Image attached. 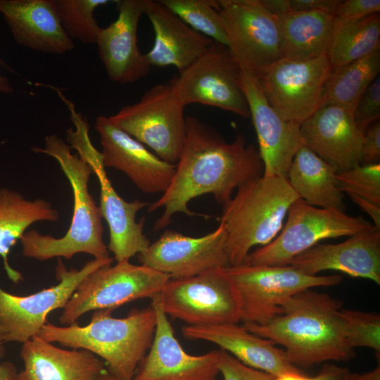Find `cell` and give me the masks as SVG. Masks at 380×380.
I'll return each mask as SVG.
<instances>
[{"label": "cell", "mask_w": 380, "mask_h": 380, "mask_svg": "<svg viewBox=\"0 0 380 380\" xmlns=\"http://www.w3.org/2000/svg\"><path fill=\"white\" fill-rule=\"evenodd\" d=\"M264 165L258 149L239 134L232 142L199 119L186 117V136L176 170L168 188L148 206L152 213L164 208L154 224L158 231L170 224L175 213L203 215L188 207L194 198L210 194L224 205L236 189L263 175Z\"/></svg>", "instance_id": "1"}, {"label": "cell", "mask_w": 380, "mask_h": 380, "mask_svg": "<svg viewBox=\"0 0 380 380\" xmlns=\"http://www.w3.org/2000/svg\"><path fill=\"white\" fill-rule=\"evenodd\" d=\"M341 301L307 289L291 296L281 313L264 325L243 323L251 333L281 345L293 365L309 368L327 361L348 362L350 345Z\"/></svg>", "instance_id": "2"}, {"label": "cell", "mask_w": 380, "mask_h": 380, "mask_svg": "<svg viewBox=\"0 0 380 380\" xmlns=\"http://www.w3.org/2000/svg\"><path fill=\"white\" fill-rule=\"evenodd\" d=\"M36 153L53 158L68 179L73 193V213L70 227L64 236L56 238L31 229L20 239L24 256L40 261L53 258L70 260L80 253L94 259L109 256L103 239L102 216L89 191L93 170L79 155L71 152L70 146L57 134L46 136L44 147H33Z\"/></svg>", "instance_id": "3"}, {"label": "cell", "mask_w": 380, "mask_h": 380, "mask_svg": "<svg viewBox=\"0 0 380 380\" xmlns=\"http://www.w3.org/2000/svg\"><path fill=\"white\" fill-rule=\"evenodd\" d=\"M109 309L95 310L89 323L61 327L46 322L38 336L71 349H84L100 357L106 372L118 380H132L148 351L155 334L156 317L151 305L134 308L127 316L115 318Z\"/></svg>", "instance_id": "4"}, {"label": "cell", "mask_w": 380, "mask_h": 380, "mask_svg": "<svg viewBox=\"0 0 380 380\" xmlns=\"http://www.w3.org/2000/svg\"><path fill=\"white\" fill-rule=\"evenodd\" d=\"M298 198L288 179L279 176L262 175L240 186L219 218L227 232L229 266L242 264L253 246L271 242Z\"/></svg>", "instance_id": "5"}, {"label": "cell", "mask_w": 380, "mask_h": 380, "mask_svg": "<svg viewBox=\"0 0 380 380\" xmlns=\"http://www.w3.org/2000/svg\"><path fill=\"white\" fill-rule=\"evenodd\" d=\"M236 291L241 321L259 325L267 324L282 312L293 295L317 286L337 285L341 275H308L288 265H250L224 267Z\"/></svg>", "instance_id": "6"}, {"label": "cell", "mask_w": 380, "mask_h": 380, "mask_svg": "<svg viewBox=\"0 0 380 380\" xmlns=\"http://www.w3.org/2000/svg\"><path fill=\"white\" fill-rule=\"evenodd\" d=\"M286 217L278 235L250 252L243 263L288 265L293 258L322 240L351 236L374 227L362 217L312 206L300 198L290 206Z\"/></svg>", "instance_id": "7"}, {"label": "cell", "mask_w": 380, "mask_h": 380, "mask_svg": "<svg viewBox=\"0 0 380 380\" xmlns=\"http://www.w3.org/2000/svg\"><path fill=\"white\" fill-rule=\"evenodd\" d=\"M170 277L144 265L129 260L103 266L89 274L79 285L59 318L65 325L75 324L91 310H114L138 299L159 295Z\"/></svg>", "instance_id": "8"}, {"label": "cell", "mask_w": 380, "mask_h": 380, "mask_svg": "<svg viewBox=\"0 0 380 380\" xmlns=\"http://www.w3.org/2000/svg\"><path fill=\"white\" fill-rule=\"evenodd\" d=\"M184 108L168 82L153 86L139 101L108 118L160 158L176 164L186 136Z\"/></svg>", "instance_id": "9"}, {"label": "cell", "mask_w": 380, "mask_h": 380, "mask_svg": "<svg viewBox=\"0 0 380 380\" xmlns=\"http://www.w3.org/2000/svg\"><path fill=\"white\" fill-rule=\"evenodd\" d=\"M227 48L242 70L258 77L282 58L279 20L260 0H215Z\"/></svg>", "instance_id": "10"}, {"label": "cell", "mask_w": 380, "mask_h": 380, "mask_svg": "<svg viewBox=\"0 0 380 380\" xmlns=\"http://www.w3.org/2000/svg\"><path fill=\"white\" fill-rule=\"evenodd\" d=\"M184 106L199 103L251 118L241 68L229 49L214 42L191 65L169 81Z\"/></svg>", "instance_id": "11"}, {"label": "cell", "mask_w": 380, "mask_h": 380, "mask_svg": "<svg viewBox=\"0 0 380 380\" xmlns=\"http://www.w3.org/2000/svg\"><path fill=\"white\" fill-rule=\"evenodd\" d=\"M89 129L87 125L80 124L75 129H68L67 141L70 148L76 149L80 157L91 165L99 180V208L109 229L108 251L117 262L129 260L151 244L143 231L146 217L136 221L137 213L149 204L141 200L127 201L116 192L107 176L101 152L91 142Z\"/></svg>", "instance_id": "12"}, {"label": "cell", "mask_w": 380, "mask_h": 380, "mask_svg": "<svg viewBox=\"0 0 380 380\" xmlns=\"http://www.w3.org/2000/svg\"><path fill=\"white\" fill-rule=\"evenodd\" d=\"M160 296L167 316L189 326L241 321L238 298L224 268L210 270L189 278L170 279Z\"/></svg>", "instance_id": "13"}, {"label": "cell", "mask_w": 380, "mask_h": 380, "mask_svg": "<svg viewBox=\"0 0 380 380\" xmlns=\"http://www.w3.org/2000/svg\"><path fill=\"white\" fill-rule=\"evenodd\" d=\"M113 262L110 257L93 259L80 270H68L58 258L56 267L58 284L29 296L11 294L0 286V326L4 329L0 339L5 343H23L37 336L51 311L63 308L89 274Z\"/></svg>", "instance_id": "14"}, {"label": "cell", "mask_w": 380, "mask_h": 380, "mask_svg": "<svg viewBox=\"0 0 380 380\" xmlns=\"http://www.w3.org/2000/svg\"><path fill=\"white\" fill-rule=\"evenodd\" d=\"M332 70L327 55L307 61L281 58L256 78L270 106L284 120L301 124L322 106Z\"/></svg>", "instance_id": "15"}, {"label": "cell", "mask_w": 380, "mask_h": 380, "mask_svg": "<svg viewBox=\"0 0 380 380\" xmlns=\"http://www.w3.org/2000/svg\"><path fill=\"white\" fill-rule=\"evenodd\" d=\"M226 240L227 232L220 222L214 231L200 237L166 229L145 251L138 254V260L170 279L189 278L229 266Z\"/></svg>", "instance_id": "16"}, {"label": "cell", "mask_w": 380, "mask_h": 380, "mask_svg": "<svg viewBox=\"0 0 380 380\" xmlns=\"http://www.w3.org/2000/svg\"><path fill=\"white\" fill-rule=\"evenodd\" d=\"M160 294L151 303L156 317L153 339L132 380H216L219 350L200 355L186 353L163 309Z\"/></svg>", "instance_id": "17"}, {"label": "cell", "mask_w": 380, "mask_h": 380, "mask_svg": "<svg viewBox=\"0 0 380 380\" xmlns=\"http://www.w3.org/2000/svg\"><path fill=\"white\" fill-rule=\"evenodd\" d=\"M241 84L258 137L263 175L287 179L293 159L304 145L300 124L284 120L267 101L257 78L242 70Z\"/></svg>", "instance_id": "18"}, {"label": "cell", "mask_w": 380, "mask_h": 380, "mask_svg": "<svg viewBox=\"0 0 380 380\" xmlns=\"http://www.w3.org/2000/svg\"><path fill=\"white\" fill-rule=\"evenodd\" d=\"M95 129L100 137L105 167L120 170L144 193L165 191L175 175L176 164L169 163L150 152L107 116L96 118Z\"/></svg>", "instance_id": "19"}, {"label": "cell", "mask_w": 380, "mask_h": 380, "mask_svg": "<svg viewBox=\"0 0 380 380\" xmlns=\"http://www.w3.org/2000/svg\"><path fill=\"white\" fill-rule=\"evenodd\" d=\"M151 0L117 1L118 15L100 30L96 44L108 77L122 84L132 83L150 72L146 53L137 43L139 22Z\"/></svg>", "instance_id": "20"}, {"label": "cell", "mask_w": 380, "mask_h": 380, "mask_svg": "<svg viewBox=\"0 0 380 380\" xmlns=\"http://www.w3.org/2000/svg\"><path fill=\"white\" fill-rule=\"evenodd\" d=\"M303 144L336 172L360 165L364 133L352 111L335 105L320 106L300 127Z\"/></svg>", "instance_id": "21"}, {"label": "cell", "mask_w": 380, "mask_h": 380, "mask_svg": "<svg viewBox=\"0 0 380 380\" xmlns=\"http://www.w3.org/2000/svg\"><path fill=\"white\" fill-rule=\"evenodd\" d=\"M290 265L311 276L336 270L380 284V229L375 227L338 243H317L298 255Z\"/></svg>", "instance_id": "22"}, {"label": "cell", "mask_w": 380, "mask_h": 380, "mask_svg": "<svg viewBox=\"0 0 380 380\" xmlns=\"http://www.w3.org/2000/svg\"><path fill=\"white\" fill-rule=\"evenodd\" d=\"M184 337L215 343L245 365L272 376L303 374L291 364L284 349L272 341L257 336L238 323L182 327Z\"/></svg>", "instance_id": "23"}, {"label": "cell", "mask_w": 380, "mask_h": 380, "mask_svg": "<svg viewBox=\"0 0 380 380\" xmlns=\"http://www.w3.org/2000/svg\"><path fill=\"white\" fill-rule=\"evenodd\" d=\"M0 13L22 46L55 54L74 48L62 26L56 0H0Z\"/></svg>", "instance_id": "24"}, {"label": "cell", "mask_w": 380, "mask_h": 380, "mask_svg": "<svg viewBox=\"0 0 380 380\" xmlns=\"http://www.w3.org/2000/svg\"><path fill=\"white\" fill-rule=\"evenodd\" d=\"M18 380H97L105 362L84 349L67 350L35 336L23 343Z\"/></svg>", "instance_id": "25"}, {"label": "cell", "mask_w": 380, "mask_h": 380, "mask_svg": "<svg viewBox=\"0 0 380 380\" xmlns=\"http://www.w3.org/2000/svg\"><path fill=\"white\" fill-rule=\"evenodd\" d=\"M153 26L155 39L146 53L152 66H174L182 72L214 42L196 32L158 1H151L145 13Z\"/></svg>", "instance_id": "26"}, {"label": "cell", "mask_w": 380, "mask_h": 380, "mask_svg": "<svg viewBox=\"0 0 380 380\" xmlns=\"http://www.w3.org/2000/svg\"><path fill=\"white\" fill-rule=\"evenodd\" d=\"M279 20L282 58L307 61L327 56L337 19L319 11H292Z\"/></svg>", "instance_id": "27"}, {"label": "cell", "mask_w": 380, "mask_h": 380, "mask_svg": "<svg viewBox=\"0 0 380 380\" xmlns=\"http://www.w3.org/2000/svg\"><path fill=\"white\" fill-rule=\"evenodd\" d=\"M58 218V210L50 202L42 198L27 199L18 191L0 189V256L11 281L18 284L23 280L22 274L10 265L11 248L34 223Z\"/></svg>", "instance_id": "28"}, {"label": "cell", "mask_w": 380, "mask_h": 380, "mask_svg": "<svg viewBox=\"0 0 380 380\" xmlns=\"http://www.w3.org/2000/svg\"><path fill=\"white\" fill-rule=\"evenodd\" d=\"M336 174L333 167L303 145L293 159L287 179L299 198L309 205L345 212L346 205Z\"/></svg>", "instance_id": "29"}, {"label": "cell", "mask_w": 380, "mask_h": 380, "mask_svg": "<svg viewBox=\"0 0 380 380\" xmlns=\"http://www.w3.org/2000/svg\"><path fill=\"white\" fill-rule=\"evenodd\" d=\"M380 49L355 61L333 68L322 106L335 105L353 112L366 89L379 76Z\"/></svg>", "instance_id": "30"}, {"label": "cell", "mask_w": 380, "mask_h": 380, "mask_svg": "<svg viewBox=\"0 0 380 380\" xmlns=\"http://www.w3.org/2000/svg\"><path fill=\"white\" fill-rule=\"evenodd\" d=\"M380 49V15L349 21L337 20L327 57L333 68L359 60Z\"/></svg>", "instance_id": "31"}, {"label": "cell", "mask_w": 380, "mask_h": 380, "mask_svg": "<svg viewBox=\"0 0 380 380\" xmlns=\"http://www.w3.org/2000/svg\"><path fill=\"white\" fill-rule=\"evenodd\" d=\"M196 32L227 47L215 0H158Z\"/></svg>", "instance_id": "32"}, {"label": "cell", "mask_w": 380, "mask_h": 380, "mask_svg": "<svg viewBox=\"0 0 380 380\" xmlns=\"http://www.w3.org/2000/svg\"><path fill=\"white\" fill-rule=\"evenodd\" d=\"M62 26L68 36L84 44L97 42L101 27L94 11L108 0H56Z\"/></svg>", "instance_id": "33"}, {"label": "cell", "mask_w": 380, "mask_h": 380, "mask_svg": "<svg viewBox=\"0 0 380 380\" xmlns=\"http://www.w3.org/2000/svg\"><path fill=\"white\" fill-rule=\"evenodd\" d=\"M341 312L346 325L351 347H367L373 349L379 362V314L344 308L341 309Z\"/></svg>", "instance_id": "34"}, {"label": "cell", "mask_w": 380, "mask_h": 380, "mask_svg": "<svg viewBox=\"0 0 380 380\" xmlns=\"http://www.w3.org/2000/svg\"><path fill=\"white\" fill-rule=\"evenodd\" d=\"M340 191L353 194L380 205V163L360 165L336 172Z\"/></svg>", "instance_id": "35"}, {"label": "cell", "mask_w": 380, "mask_h": 380, "mask_svg": "<svg viewBox=\"0 0 380 380\" xmlns=\"http://www.w3.org/2000/svg\"><path fill=\"white\" fill-rule=\"evenodd\" d=\"M355 122L364 134L380 117V77L378 76L360 97L353 112Z\"/></svg>", "instance_id": "36"}, {"label": "cell", "mask_w": 380, "mask_h": 380, "mask_svg": "<svg viewBox=\"0 0 380 380\" xmlns=\"http://www.w3.org/2000/svg\"><path fill=\"white\" fill-rule=\"evenodd\" d=\"M218 369L224 380H272L264 372L249 367L227 352L219 350Z\"/></svg>", "instance_id": "37"}, {"label": "cell", "mask_w": 380, "mask_h": 380, "mask_svg": "<svg viewBox=\"0 0 380 380\" xmlns=\"http://www.w3.org/2000/svg\"><path fill=\"white\" fill-rule=\"evenodd\" d=\"M379 0H346L340 1L334 15L338 21L344 22L379 13Z\"/></svg>", "instance_id": "38"}, {"label": "cell", "mask_w": 380, "mask_h": 380, "mask_svg": "<svg viewBox=\"0 0 380 380\" xmlns=\"http://www.w3.org/2000/svg\"><path fill=\"white\" fill-rule=\"evenodd\" d=\"M380 161V122L372 125L363 136L360 165L379 163Z\"/></svg>", "instance_id": "39"}, {"label": "cell", "mask_w": 380, "mask_h": 380, "mask_svg": "<svg viewBox=\"0 0 380 380\" xmlns=\"http://www.w3.org/2000/svg\"><path fill=\"white\" fill-rule=\"evenodd\" d=\"M345 368L334 364H324L317 374L314 376H306L303 374H288L272 380H336L343 372Z\"/></svg>", "instance_id": "40"}, {"label": "cell", "mask_w": 380, "mask_h": 380, "mask_svg": "<svg viewBox=\"0 0 380 380\" xmlns=\"http://www.w3.org/2000/svg\"><path fill=\"white\" fill-rule=\"evenodd\" d=\"M339 0H290L293 11H319L334 14Z\"/></svg>", "instance_id": "41"}, {"label": "cell", "mask_w": 380, "mask_h": 380, "mask_svg": "<svg viewBox=\"0 0 380 380\" xmlns=\"http://www.w3.org/2000/svg\"><path fill=\"white\" fill-rule=\"evenodd\" d=\"M351 200L372 218L373 225L380 229V205L353 194H348Z\"/></svg>", "instance_id": "42"}, {"label": "cell", "mask_w": 380, "mask_h": 380, "mask_svg": "<svg viewBox=\"0 0 380 380\" xmlns=\"http://www.w3.org/2000/svg\"><path fill=\"white\" fill-rule=\"evenodd\" d=\"M263 6L272 15L281 18L292 11L290 0H260Z\"/></svg>", "instance_id": "43"}, {"label": "cell", "mask_w": 380, "mask_h": 380, "mask_svg": "<svg viewBox=\"0 0 380 380\" xmlns=\"http://www.w3.org/2000/svg\"><path fill=\"white\" fill-rule=\"evenodd\" d=\"M6 355L5 343L0 339V360ZM18 372L11 362L0 363V380H18Z\"/></svg>", "instance_id": "44"}, {"label": "cell", "mask_w": 380, "mask_h": 380, "mask_svg": "<svg viewBox=\"0 0 380 380\" xmlns=\"http://www.w3.org/2000/svg\"><path fill=\"white\" fill-rule=\"evenodd\" d=\"M350 380H380V365L371 371L362 374L350 372L349 373Z\"/></svg>", "instance_id": "45"}, {"label": "cell", "mask_w": 380, "mask_h": 380, "mask_svg": "<svg viewBox=\"0 0 380 380\" xmlns=\"http://www.w3.org/2000/svg\"><path fill=\"white\" fill-rule=\"evenodd\" d=\"M13 91L8 80L0 75V93L9 94Z\"/></svg>", "instance_id": "46"}, {"label": "cell", "mask_w": 380, "mask_h": 380, "mask_svg": "<svg viewBox=\"0 0 380 380\" xmlns=\"http://www.w3.org/2000/svg\"><path fill=\"white\" fill-rule=\"evenodd\" d=\"M97 380H118L111 375H110L106 371L101 374L97 379Z\"/></svg>", "instance_id": "47"}, {"label": "cell", "mask_w": 380, "mask_h": 380, "mask_svg": "<svg viewBox=\"0 0 380 380\" xmlns=\"http://www.w3.org/2000/svg\"><path fill=\"white\" fill-rule=\"evenodd\" d=\"M350 371L345 368L343 372L340 375V376L336 380H350L349 376Z\"/></svg>", "instance_id": "48"}, {"label": "cell", "mask_w": 380, "mask_h": 380, "mask_svg": "<svg viewBox=\"0 0 380 380\" xmlns=\"http://www.w3.org/2000/svg\"><path fill=\"white\" fill-rule=\"evenodd\" d=\"M4 334V329L3 328L0 326V336Z\"/></svg>", "instance_id": "49"}]
</instances>
